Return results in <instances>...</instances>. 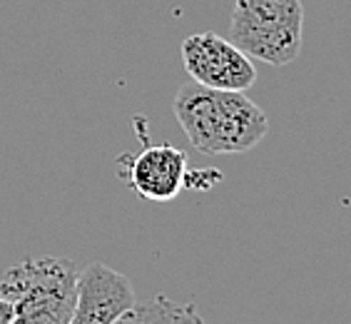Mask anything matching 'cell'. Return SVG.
<instances>
[{"label":"cell","instance_id":"6da1fadb","mask_svg":"<svg viewBox=\"0 0 351 324\" xmlns=\"http://www.w3.org/2000/svg\"><path fill=\"white\" fill-rule=\"evenodd\" d=\"M172 108L192 148L204 155H239L269 132L264 110L239 90H215L192 80L177 90Z\"/></svg>","mask_w":351,"mask_h":324},{"label":"cell","instance_id":"7a4b0ae2","mask_svg":"<svg viewBox=\"0 0 351 324\" xmlns=\"http://www.w3.org/2000/svg\"><path fill=\"white\" fill-rule=\"evenodd\" d=\"M77 275L68 257H35L10 267L0 279V297L13 304L10 324H68Z\"/></svg>","mask_w":351,"mask_h":324},{"label":"cell","instance_id":"3957f363","mask_svg":"<svg viewBox=\"0 0 351 324\" xmlns=\"http://www.w3.org/2000/svg\"><path fill=\"white\" fill-rule=\"evenodd\" d=\"M230 40L252 60L289 65L304 40L302 0H234Z\"/></svg>","mask_w":351,"mask_h":324},{"label":"cell","instance_id":"277c9868","mask_svg":"<svg viewBox=\"0 0 351 324\" xmlns=\"http://www.w3.org/2000/svg\"><path fill=\"white\" fill-rule=\"evenodd\" d=\"M182 62L189 78L215 90H247L257 82V68L230 38L195 33L182 40Z\"/></svg>","mask_w":351,"mask_h":324},{"label":"cell","instance_id":"5b68a950","mask_svg":"<svg viewBox=\"0 0 351 324\" xmlns=\"http://www.w3.org/2000/svg\"><path fill=\"white\" fill-rule=\"evenodd\" d=\"M135 302L130 277L93 262L77 275V299L68 324H115Z\"/></svg>","mask_w":351,"mask_h":324},{"label":"cell","instance_id":"8992f818","mask_svg":"<svg viewBox=\"0 0 351 324\" xmlns=\"http://www.w3.org/2000/svg\"><path fill=\"white\" fill-rule=\"evenodd\" d=\"M128 183L145 200L169 202L187 183V155L172 145L142 150L130 165Z\"/></svg>","mask_w":351,"mask_h":324},{"label":"cell","instance_id":"52a82bcc","mask_svg":"<svg viewBox=\"0 0 351 324\" xmlns=\"http://www.w3.org/2000/svg\"><path fill=\"white\" fill-rule=\"evenodd\" d=\"M115 324H210L197 312L195 304H182L157 294L149 302L132 304Z\"/></svg>","mask_w":351,"mask_h":324},{"label":"cell","instance_id":"ba28073f","mask_svg":"<svg viewBox=\"0 0 351 324\" xmlns=\"http://www.w3.org/2000/svg\"><path fill=\"white\" fill-rule=\"evenodd\" d=\"M13 319V304L0 297V324H10Z\"/></svg>","mask_w":351,"mask_h":324}]
</instances>
